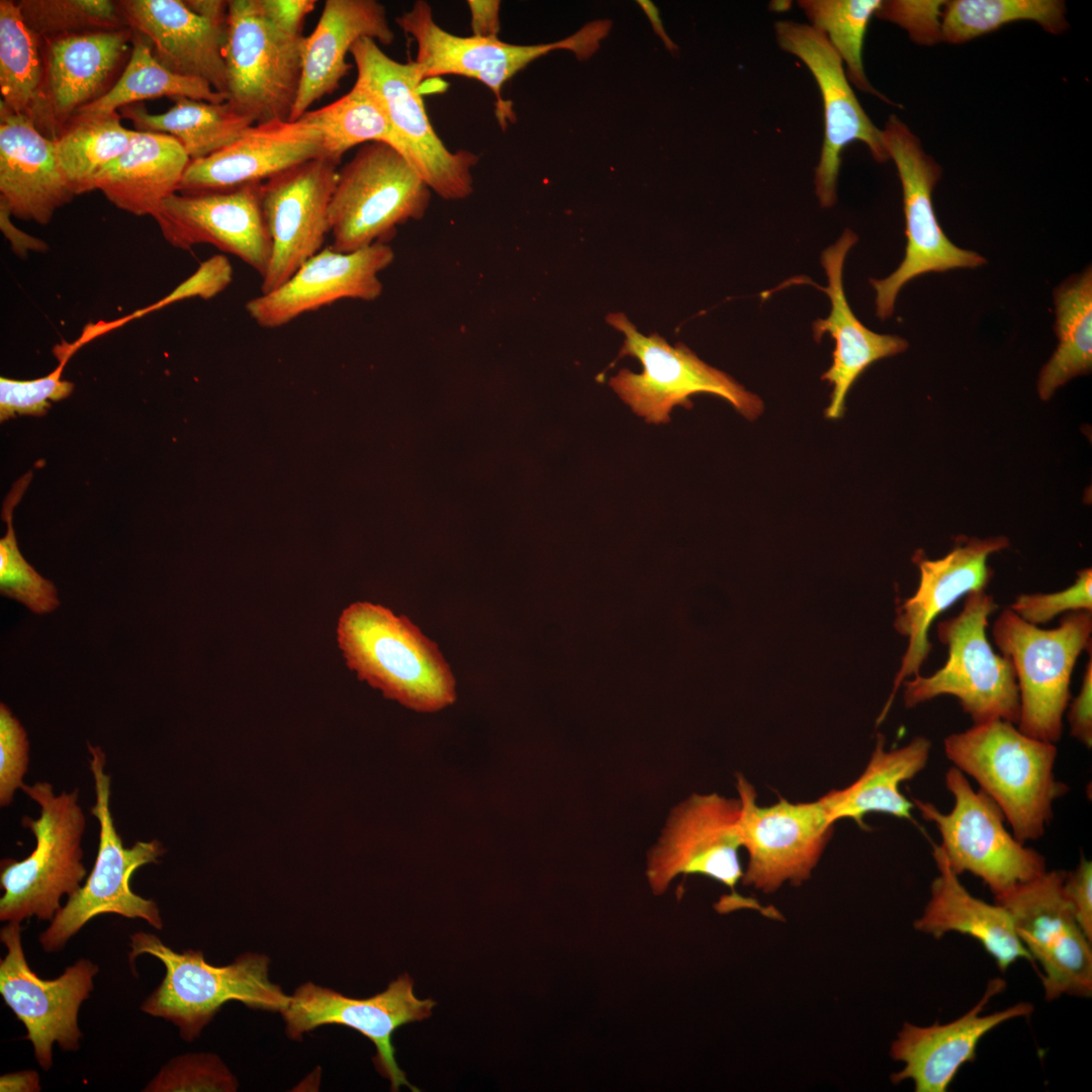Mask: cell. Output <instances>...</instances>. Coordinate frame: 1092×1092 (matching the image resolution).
<instances>
[{
    "label": "cell",
    "instance_id": "6da1fadb",
    "mask_svg": "<svg viewBox=\"0 0 1092 1092\" xmlns=\"http://www.w3.org/2000/svg\"><path fill=\"white\" fill-rule=\"evenodd\" d=\"M943 750L995 802L1022 843L1043 835L1054 802L1069 790L1055 776L1056 744L1030 737L1009 721L991 720L952 733Z\"/></svg>",
    "mask_w": 1092,
    "mask_h": 1092
},
{
    "label": "cell",
    "instance_id": "7a4b0ae2",
    "mask_svg": "<svg viewBox=\"0 0 1092 1092\" xmlns=\"http://www.w3.org/2000/svg\"><path fill=\"white\" fill-rule=\"evenodd\" d=\"M347 666L387 699L418 712H436L456 700L452 670L438 645L410 619L381 605L351 604L337 625Z\"/></svg>",
    "mask_w": 1092,
    "mask_h": 1092
},
{
    "label": "cell",
    "instance_id": "3957f363",
    "mask_svg": "<svg viewBox=\"0 0 1092 1092\" xmlns=\"http://www.w3.org/2000/svg\"><path fill=\"white\" fill-rule=\"evenodd\" d=\"M129 938L131 967L139 956L147 953L166 970L141 1010L176 1025L186 1041L197 1038L226 1002L280 1012L289 1001V995L269 980L270 959L265 954L245 952L230 965L214 966L201 950L175 951L154 933L140 931Z\"/></svg>",
    "mask_w": 1092,
    "mask_h": 1092
},
{
    "label": "cell",
    "instance_id": "277c9868",
    "mask_svg": "<svg viewBox=\"0 0 1092 1092\" xmlns=\"http://www.w3.org/2000/svg\"><path fill=\"white\" fill-rule=\"evenodd\" d=\"M24 794L40 808L39 816H24L21 825L35 838L34 849L21 860L0 863V920L21 923L35 916L51 921L64 896H72L87 876L82 861L86 817L79 789L55 792L48 782L23 784Z\"/></svg>",
    "mask_w": 1092,
    "mask_h": 1092
},
{
    "label": "cell",
    "instance_id": "5b68a950",
    "mask_svg": "<svg viewBox=\"0 0 1092 1092\" xmlns=\"http://www.w3.org/2000/svg\"><path fill=\"white\" fill-rule=\"evenodd\" d=\"M998 605L985 589L965 597L962 611L939 622L937 636L947 648V660L933 674L904 680L907 708L943 695L958 699L974 724L1001 719L1017 724L1019 691L1009 658L991 647L986 629Z\"/></svg>",
    "mask_w": 1092,
    "mask_h": 1092
},
{
    "label": "cell",
    "instance_id": "8992f818",
    "mask_svg": "<svg viewBox=\"0 0 1092 1092\" xmlns=\"http://www.w3.org/2000/svg\"><path fill=\"white\" fill-rule=\"evenodd\" d=\"M94 782L95 804L91 814L99 823L97 855L86 882L68 897L38 936L46 952L62 950L67 942L94 917L117 914L143 919L160 930L163 921L158 904L135 894L129 885L133 873L149 863H158L166 848L158 839L136 841L125 847L110 810L111 777L105 772L106 755L101 747L87 743Z\"/></svg>",
    "mask_w": 1092,
    "mask_h": 1092
},
{
    "label": "cell",
    "instance_id": "52a82bcc",
    "mask_svg": "<svg viewBox=\"0 0 1092 1092\" xmlns=\"http://www.w3.org/2000/svg\"><path fill=\"white\" fill-rule=\"evenodd\" d=\"M1092 612H1069L1054 629L1027 623L1009 608L995 620L992 636L1016 674L1020 712L1016 724L1024 734L1057 743L1071 699L1076 661L1091 647Z\"/></svg>",
    "mask_w": 1092,
    "mask_h": 1092
},
{
    "label": "cell",
    "instance_id": "ba28073f",
    "mask_svg": "<svg viewBox=\"0 0 1092 1092\" xmlns=\"http://www.w3.org/2000/svg\"><path fill=\"white\" fill-rule=\"evenodd\" d=\"M431 193L394 148L378 142L363 145L339 170L329 207L330 247L349 253L388 244L399 225L424 217Z\"/></svg>",
    "mask_w": 1092,
    "mask_h": 1092
},
{
    "label": "cell",
    "instance_id": "9c48e42d",
    "mask_svg": "<svg viewBox=\"0 0 1092 1092\" xmlns=\"http://www.w3.org/2000/svg\"><path fill=\"white\" fill-rule=\"evenodd\" d=\"M350 54L357 69L356 82L377 99L401 154L431 191L446 200L470 196L478 156L467 150L452 152L438 136L426 112L415 62L391 59L368 37L358 39Z\"/></svg>",
    "mask_w": 1092,
    "mask_h": 1092
},
{
    "label": "cell",
    "instance_id": "30bf717a",
    "mask_svg": "<svg viewBox=\"0 0 1092 1092\" xmlns=\"http://www.w3.org/2000/svg\"><path fill=\"white\" fill-rule=\"evenodd\" d=\"M607 322L625 336L619 356L636 358L643 366L639 374L620 370L609 384L647 423H668L671 410L675 405L692 408L690 397L697 393L726 399L749 421L762 414L763 402L756 394L701 360L684 344L671 346L656 333L642 335L622 312L608 314Z\"/></svg>",
    "mask_w": 1092,
    "mask_h": 1092
},
{
    "label": "cell",
    "instance_id": "8fae6325",
    "mask_svg": "<svg viewBox=\"0 0 1092 1092\" xmlns=\"http://www.w3.org/2000/svg\"><path fill=\"white\" fill-rule=\"evenodd\" d=\"M417 43L415 64L422 82L443 75L478 80L496 98L499 123L514 118L510 103L502 97L504 85L534 60L555 50H570L578 60L589 58L609 33V20L587 23L574 34L550 43L514 44L499 38L461 36L442 28L433 17L430 4L416 1L395 19Z\"/></svg>",
    "mask_w": 1092,
    "mask_h": 1092
},
{
    "label": "cell",
    "instance_id": "7c38bea8",
    "mask_svg": "<svg viewBox=\"0 0 1092 1092\" xmlns=\"http://www.w3.org/2000/svg\"><path fill=\"white\" fill-rule=\"evenodd\" d=\"M305 36L289 35L259 0L229 1L223 59L226 101L255 125L288 121L300 84Z\"/></svg>",
    "mask_w": 1092,
    "mask_h": 1092
},
{
    "label": "cell",
    "instance_id": "4fadbf2b",
    "mask_svg": "<svg viewBox=\"0 0 1092 1092\" xmlns=\"http://www.w3.org/2000/svg\"><path fill=\"white\" fill-rule=\"evenodd\" d=\"M944 781L954 799L948 813L930 802L913 799V804L923 819L935 824L938 845L956 875L971 873L997 896L1048 871L1044 857L1005 828L999 807L983 791H975L964 772L951 766Z\"/></svg>",
    "mask_w": 1092,
    "mask_h": 1092
},
{
    "label": "cell",
    "instance_id": "5bb4252c",
    "mask_svg": "<svg viewBox=\"0 0 1092 1092\" xmlns=\"http://www.w3.org/2000/svg\"><path fill=\"white\" fill-rule=\"evenodd\" d=\"M882 140L901 181L907 238L900 266L884 279L870 280L876 291L877 316L885 321L893 314L899 291L913 278L929 272L977 268L986 259L952 244L941 229L932 203L941 169L923 151L918 138L899 117L891 115L882 129Z\"/></svg>",
    "mask_w": 1092,
    "mask_h": 1092
},
{
    "label": "cell",
    "instance_id": "9a60e30c",
    "mask_svg": "<svg viewBox=\"0 0 1092 1092\" xmlns=\"http://www.w3.org/2000/svg\"><path fill=\"white\" fill-rule=\"evenodd\" d=\"M741 801L716 793L694 794L670 812L661 835L647 854L646 877L655 895L677 876L700 875L731 890L719 910L761 907L735 893L742 879L739 818Z\"/></svg>",
    "mask_w": 1092,
    "mask_h": 1092
},
{
    "label": "cell",
    "instance_id": "2e32d148",
    "mask_svg": "<svg viewBox=\"0 0 1092 1092\" xmlns=\"http://www.w3.org/2000/svg\"><path fill=\"white\" fill-rule=\"evenodd\" d=\"M1065 874L1061 870L1046 871L994 896V902L1009 913L1033 963L1041 967L1039 977L1048 1001L1062 995H1092V941L1078 924L1064 894Z\"/></svg>",
    "mask_w": 1092,
    "mask_h": 1092
},
{
    "label": "cell",
    "instance_id": "e0dca14e",
    "mask_svg": "<svg viewBox=\"0 0 1092 1092\" xmlns=\"http://www.w3.org/2000/svg\"><path fill=\"white\" fill-rule=\"evenodd\" d=\"M736 789L741 843L748 852L742 883L767 894L786 882L800 885L809 879L833 832L820 799L793 803L781 798L760 807L754 787L740 774Z\"/></svg>",
    "mask_w": 1092,
    "mask_h": 1092
},
{
    "label": "cell",
    "instance_id": "ac0fdd59",
    "mask_svg": "<svg viewBox=\"0 0 1092 1092\" xmlns=\"http://www.w3.org/2000/svg\"><path fill=\"white\" fill-rule=\"evenodd\" d=\"M21 934L18 922H7L0 930L1 942L7 949L0 961V994L25 1026L24 1038L32 1043L38 1065L49 1071L55 1042L67 1052L80 1048L79 1010L94 988L99 968L90 960L80 959L56 979L43 980L27 964Z\"/></svg>",
    "mask_w": 1092,
    "mask_h": 1092
},
{
    "label": "cell",
    "instance_id": "d6986e66",
    "mask_svg": "<svg viewBox=\"0 0 1092 1092\" xmlns=\"http://www.w3.org/2000/svg\"><path fill=\"white\" fill-rule=\"evenodd\" d=\"M436 1004L431 998L419 999L413 978L403 974L384 991L368 998L348 997L307 982L289 995L280 1013L286 1034L293 1040H301L304 1033L327 1024L355 1029L374 1043L373 1063L378 1073L390 1081L391 1091L401 1086L419 1091L397 1065L392 1034L402 1025L429 1018Z\"/></svg>",
    "mask_w": 1092,
    "mask_h": 1092
},
{
    "label": "cell",
    "instance_id": "ffe728a7",
    "mask_svg": "<svg viewBox=\"0 0 1092 1092\" xmlns=\"http://www.w3.org/2000/svg\"><path fill=\"white\" fill-rule=\"evenodd\" d=\"M779 47L797 57L813 75L824 110V140L815 169V192L821 207H832L841 154L853 142L863 143L878 162L889 160L882 130L871 120L853 93L843 63L818 29L793 20L775 24Z\"/></svg>",
    "mask_w": 1092,
    "mask_h": 1092
},
{
    "label": "cell",
    "instance_id": "44dd1931",
    "mask_svg": "<svg viewBox=\"0 0 1092 1092\" xmlns=\"http://www.w3.org/2000/svg\"><path fill=\"white\" fill-rule=\"evenodd\" d=\"M338 165L328 159L310 160L262 184V210L272 253L261 277V293L282 285L323 249L330 234L329 207Z\"/></svg>",
    "mask_w": 1092,
    "mask_h": 1092
},
{
    "label": "cell",
    "instance_id": "7402d4cb",
    "mask_svg": "<svg viewBox=\"0 0 1092 1092\" xmlns=\"http://www.w3.org/2000/svg\"><path fill=\"white\" fill-rule=\"evenodd\" d=\"M262 184L203 194L173 193L153 217L174 248L212 245L234 255L262 277L272 243L262 210Z\"/></svg>",
    "mask_w": 1092,
    "mask_h": 1092
},
{
    "label": "cell",
    "instance_id": "603a6c76",
    "mask_svg": "<svg viewBox=\"0 0 1092 1092\" xmlns=\"http://www.w3.org/2000/svg\"><path fill=\"white\" fill-rule=\"evenodd\" d=\"M393 260L389 244L349 253L323 248L282 285L249 299L247 313L259 327L276 329L341 299L373 301L383 290L379 274Z\"/></svg>",
    "mask_w": 1092,
    "mask_h": 1092
},
{
    "label": "cell",
    "instance_id": "cb8c5ba5",
    "mask_svg": "<svg viewBox=\"0 0 1092 1092\" xmlns=\"http://www.w3.org/2000/svg\"><path fill=\"white\" fill-rule=\"evenodd\" d=\"M1008 546L1006 537L997 536L967 539L942 558L934 560L916 552L914 561L920 571L919 585L914 596L898 605L894 622L896 630L908 637V646L877 724L886 718L905 678L919 674L932 647L928 638L930 625L962 597L987 587L992 577L988 557Z\"/></svg>",
    "mask_w": 1092,
    "mask_h": 1092
},
{
    "label": "cell",
    "instance_id": "d4e9b609",
    "mask_svg": "<svg viewBox=\"0 0 1092 1092\" xmlns=\"http://www.w3.org/2000/svg\"><path fill=\"white\" fill-rule=\"evenodd\" d=\"M130 36L125 27L41 41L42 81L29 116L43 135L54 141L80 108L103 95Z\"/></svg>",
    "mask_w": 1092,
    "mask_h": 1092
},
{
    "label": "cell",
    "instance_id": "484cf974",
    "mask_svg": "<svg viewBox=\"0 0 1092 1092\" xmlns=\"http://www.w3.org/2000/svg\"><path fill=\"white\" fill-rule=\"evenodd\" d=\"M1005 986L1004 980L992 979L979 1002L953 1021L929 1026L904 1023L890 1053L904 1068L891 1076L892 1082L911 1080L916 1092H945L961 1068L976 1060L978 1043L988 1032L1005 1021L1032 1013L1030 1003L1019 1002L980 1015L989 1000Z\"/></svg>",
    "mask_w": 1092,
    "mask_h": 1092
},
{
    "label": "cell",
    "instance_id": "4316f807",
    "mask_svg": "<svg viewBox=\"0 0 1092 1092\" xmlns=\"http://www.w3.org/2000/svg\"><path fill=\"white\" fill-rule=\"evenodd\" d=\"M127 25L150 47L157 61L178 75L207 82L228 98L223 59L226 24L192 11L182 0L116 2Z\"/></svg>",
    "mask_w": 1092,
    "mask_h": 1092
},
{
    "label": "cell",
    "instance_id": "83f0119b",
    "mask_svg": "<svg viewBox=\"0 0 1092 1092\" xmlns=\"http://www.w3.org/2000/svg\"><path fill=\"white\" fill-rule=\"evenodd\" d=\"M74 196L54 142L30 116L0 103V203L17 218L47 224Z\"/></svg>",
    "mask_w": 1092,
    "mask_h": 1092
},
{
    "label": "cell",
    "instance_id": "f1b7e54d",
    "mask_svg": "<svg viewBox=\"0 0 1092 1092\" xmlns=\"http://www.w3.org/2000/svg\"><path fill=\"white\" fill-rule=\"evenodd\" d=\"M856 242L857 236L845 230L837 242L821 255L828 281L827 286L821 289L829 296L831 310L826 318L815 321L812 329L817 342L826 334L834 340L832 364L821 376L832 386L830 403L825 411L826 418L830 420L842 417L848 390L871 364L908 348V342L899 336L878 334L864 327L847 302L843 267L848 251Z\"/></svg>",
    "mask_w": 1092,
    "mask_h": 1092
},
{
    "label": "cell",
    "instance_id": "f546056e",
    "mask_svg": "<svg viewBox=\"0 0 1092 1092\" xmlns=\"http://www.w3.org/2000/svg\"><path fill=\"white\" fill-rule=\"evenodd\" d=\"M363 37L389 46L394 32L385 7L375 0H327L318 22L305 36L298 94L288 121L332 94L348 74L347 54Z\"/></svg>",
    "mask_w": 1092,
    "mask_h": 1092
},
{
    "label": "cell",
    "instance_id": "4dcf8cb0",
    "mask_svg": "<svg viewBox=\"0 0 1092 1092\" xmlns=\"http://www.w3.org/2000/svg\"><path fill=\"white\" fill-rule=\"evenodd\" d=\"M932 855L938 876L932 881L930 898L922 915L914 922L915 929L936 939L948 932L971 936L981 943L1002 972L1020 959L1035 966L1018 938L1006 909L971 895L947 864L938 844H932Z\"/></svg>",
    "mask_w": 1092,
    "mask_h": 1092
},
{
    "label": "cell",
    "instance_id": "1f68e13d",
    "mask_svg": "<svg viewBox=\"0 0 1092 1092\" xmlns=\"http://www.w3.org/2000/svg\"><path fill=\"white\" fill-rule=\"evenodd\" d=\"M189 163L174 136L136 130L127 150L96 176L94 188L124 211L153 216L164 199L177 192Z\"/></svg>",
    "mask_w": 1092,
    "mask_h": 1092
},
{
    "label": "cell",
    "instance_id": "d6a6232c",
    "mask_svg": "<svg viewBox=\"0 0 1092 1092\" xmlns=\"http://www.w3.org/2000/svg\"><path fill=\"white\" fill-rule=\"evenodd\" d=\"M325 159L313 141L280 140L256 133L203 159L190 161L177 188L181 194L224 192L270 178L301 163Z\"/></svg>",
    "mask_w": 1092,
    "mask_h": 1092
},
{
    "label": "cell",
    "instance_id": "836d02e7",
    "mask_svg": "<svg viewBox=\"0 0 1092 1092\" xmlns=\"http://www.w3.org/2000/svg\"><path fill=\"white\" fill-rule=\"evenodd\" d=\"M253 130L273 139L313 141L322 147L325 159L338 164L350 149L373 142L387 144L401 154L383 108L358 82L336 101L309 109L294 121L255 125Z\"/></svg>",
    "mask_w": 1092,
    "mask_h": 1092
},
{
    "label": "cell",
    "instance_id": "e575fe53",
    "mask_svg": "<svg viewBox=\"0 0 1092 1092\" xmlns=\"http://www.w3.org/2000/svg\"><path fill=\"white\" fill-rule=\"evenodd\" d=\"M884 744V736L878 734L875 750L859 778L850 786L820 798L832 823L849 818L866 828L863 817L870 813L913 821L914 804L900 792V785L926 766L931 742L918 736L907 745L892 750H886Z\"/></svg>",
    "mask_w": 1092,
    "mask_h": 1092
},
{
    "label": "cell",
    "instance_id": "d590c367",
    "mask_svg": "<svg viewBox=\"0 0 1092 1092\" xmlns=\"http://www.w3.org/2000/svg\"><path fill=\"white\" fill-rule=\"evenodd\" d=\"M168 111L149 113L143 103L126 105L120 115L135 130L162 132L174 136L190 161L206 158L242 139L255 124L228 101L210 103L187 97H173Z\"/></svg>",
    "mask_w": 1092,
    "mask_h": 1092
},
{
    "label": "cell",
    "instance_id": "8d00e7d4",
    "mask_svg": "<svg viewBox=\"0 0 1092 1092\" xmlns=\"http://www.w3.org/2000/svg\"><path fill=\"white\" fill-rule=\"evenodd\" d=\"M1055 332L1059 345L1040 371L1037 390L1048 400L1070 379L1092 367V272L1089 267L1055 290Z\"/></svg>",
    "mask_w": 1092,
    "mask_h": 1092
},
{
    "label": "cell",
    "instance_id": "74e56055",
    "mask_svg": "<svg viewBox=\"0 0 1092 1092\" xmlns=\"http://www.w3.org/2000/svg\"><path fill=\"white\" fill-rule=\"evenodd\" d=\"M135 134L121 124L117 111L75 115L53 141L75 195L95 190L96 176L127 150Z\"/></svg>",
    "mask_w": 1092,
    "mask_h": 1092
},
{
    "label": "cell",
    "instance_id": "f35d334b",
    "mask_svg": "<svg viewBox=\"0 0 1092 1092\" xmlns=\"http://www.w3.org/2000/svg\"><path fill=\"white\" fill-rule=\"evenodd\" d=\"M133 35L130 58L117 82L102 96L80 108L75 115L110 113L126 105L163 96L187 97L210 103L226 101V96L216 92L207 82L178 75L165 68L154 57L148 43L138 33L133 32Z\"/></svg>",
    "mask_w": 1092,
    "mask_h": 1092
},
{
    "label": "cell",
    "instance_id": "ab89813d",
    "mask_svg": "<svg viewBox=\"0 0 1092 1092\" xmlns=\"http://www.w3.org/2000/svg\"><path fill=\"white\" fill-rule=\"evenodd\" d=\"M42 42L28 28L18 3L0 1L1 104L29 116L42 81Z\"/></svg>",
    "mask_w": 1092,
    "mask_h": 1092
},
{
    "label": "cell",
    "instance_id": "60d3db41",
    "mask_svg": "<svg viewBox=\"0 0 1092 1092\" xmlns=\"http://www.w3.org/2000/svg\"><path fill=\"white\" fill-rule=\"evenodd\" d=\"M1065 14V4L1058 0H954L944 4L941 38L963 43L1022 20L1060 33L1067 27Z\"/></svg>",
    "mask_w": 1092,
    "mask_h": 1092
},
{
    "label": "cell",
    "instance_id": "b9f144b4",
    "mask_svg": "<svg viewBox=\"0 0 1092 1092\" xmlns=\"http://www.w3.org/2000/svg\"><path fill=\"white\" fill-rule=\"evenodd\" d=\"M881 4V0L798 1L810 25L826 36L845 65L848 81L862 92L887 100L870 84L862 63V48L868 26Z\"/></svg>",
    "mask_w": 1092,
    "mask_h": 1092
},
{
    "label": "cell",
    "instance_id": "7bdbcfd3",
    "mask_svg": "<svg viewBox=\"0 0 1092 1092\" xmlns=\"http://www.w3.org/2000/svg\"><path fill=\"white\" fill-rule=\"evenodd\" d=\"M17 3L26 25L41 41L127 27L116 2L108 0H22Z\"/></svg>",
    "mask_w": 1092,
    "mask_h": 1092
},
{
    "label": "cell",
    "instance_id": "ee69618b",
    "mask_svg": "<svg viewBox=\"0 0 1092 1092\" xmlns=\"http://www.w3.org/2000/svg\"><path fill=\"white\" fill-rule=\"evenodd\" d=\"M16 493L7 498L3 512L7 531L0 539V593L41 615L57 609L60 602L55 584L36 572L18 549L12 525L13 507L21 496L15 497Z\"/></svg>",
    "mask_w": 1092,
    "mask_h": 1092
},
{
    "label": "cell",
    "instance_id": "f6af8a7d",
    "mask_svg": "<svg viewBox=\"0 0 1092 1092\" xmlns=\"http://www.w3.org/2000/svg\"><path fill=\"white\" fill-rule=\"evenodd\" d=\"M238 1081L217 1055L186 1054L171 1059L144 1092H234Z\"/></svg>",
    "mask_w": 1092,
    "mask_h": 1092
},
{
    "label": "cell",
    "instance_id": "bcb514c9",
    "mask_svg": "<svg viewBox=\"0 0 1092 1092\" xmlns=\"http://www.w3.org/2000/svg\"><path fill=\"white\" fill-rule=\"evenodd\" d=\"M67 361L61 359L54 371L32 380L0 377V421H7L16 415L43 416L51 407V401L69 397L74 384L62 379Z\"/></svg>",
    "mask_w": 1092,
    "mask_h": 1092
},
{
    "label": "cell",
    "instance_id": "7dc6e473",
    "mask_svg": "<svg viewBox=\"0 0 1092 1092\" xmlns=\"http://www.w3.org/2000/svg\"><path fill=\"white\" fill-rule=\"evenodd\" d=\"M1009 609L1035 626L1045 624L1064 613L1092 612V570L1090 567L1081 569L1075 582L1063 590L1019 595Z\"/></svg>",
    "mask_w": 1092,
    "mask_h": 1092
},
{
    "label": "cell",
    "instance_id": "c3c4849f",
    "mask_svg": "<svg viewBox=\"0 0 1092 1092\" xmlns=\"http://www.w3.org/2000/svg\"><path fill=\"white\" fill-rule=\"evenodd\" d=\"M29 764V741L26 731L4 704H0V806L13 803Z\"/></svg>",
    "mask_w": 1092,
    "mask_h": 1092
},
{
    "label": "cell",
    "instance_id": "681fc988",
    "mask_svg": "<svg viewBox=\"0 0 1092 1092\" xmlns=\"http://www.w3.org/2000/svg\"><path fill=\"white\" fill-rule=\"evenodd\" d=\"M942 1H882L876 15L906 29L918 43H932L941 38Z\"/></svg>",
    "mask_w": 1092,
    "mask_h": 1092
},
{
    "label": "cell",
    "instance_id": "f907efd6",
    "mask_svg": "<svg viewBox=\"0 0 1092 1092\" xmlns=\"http://www.w3.org/2000/svg\"><path fill=\"white\" fill-rule=\"evenodd\" d=\"M233 267L225 256H212L201 263L199 268L189 278L178 285L164 299L159 301L156 305L144 309L143 313L187 298L200 297L202 299H209L231 284L233 281Z\"/></svg>",
    "mask_w": 1092,
    "mask_h": 1092
},
{
    "label": "cell",
    "instance_id": "816d5d0a",
    "mask_svg": "<svg viewBox=\"0 0 1092 1092\" xmlns=\"http://www.w3.org/2000/svg\"><path fill=\"white\" fill-rule=\"evenodd\" d=\"M1064 894L1072 907L1076 920L1088 939L1092 941V862L1081 857L1074 871L1066 872L1063 881Z\"/></svg>",
    "mask_w": 1092,
    "mask_h": 1092
},
{
    "label": "cell",
    "instance_id": "f5cc1de1",
    "mask_svg": "<svg viewBox=\"0 0 1092 1092\" xmlns=\"http://www.w3.org/2000/svg\"><path fill=\"white\" fill-rule=\"evenodd\" d=\"M1085 666L1078 695L1069 706L1068 722L1071 735L1088 748L1092 746V656Z\"/></svg>",
    "mask_w": 1092,
    "mask_h": 1092
},
{
    "label": "cell",
    "instance_id": "db71d44e",
    "mask_svg": "<svg viewBox=\"0 0 1092 1092\" xmlns=\"http://www.w3.org/2000/svg\"><path fill=\"white\" fill-rule=\"evenodd\" d=\"M266 17L281 31L301 35L305 17L314 9V0H259Z\"/></svg>",
    "mask_w": 1092,
    "mask_h": 1092
},
{
    "label": "cell",
    "instance_id": "11a10c76",
    "mask_svg": "<svg viewBox=\"0 0 1092 1092\" xmlns=\"http://www.w3.org/2000/svg\"><path fill=\"white\" fill-rule=\"evenodd\" d=\"M472 35L481 38H498L500 31V1L468 0Z\"/></svg>",
    "mask_w": 1092,
    "mask_h": 1092
},
{
    "label": "cell",
    "instance_id": "9f6ffc18",
    "mask_svg": "<svg viewBox=\"0 0 1092 1092\" xmlns=\"http://www.w3.org/2000/svg\"><path fill=\"white\" fill-rule=\"evenodd\" d=\"M40 1089L39 1075L33 1070L7 1073L0 1077L1 1092H38Z\"/></svg>",
    "mask_w": 1092,
    "mask_h": 1092
},
{
    "label": "cell",
    "instance_id": "6f0895ef",
    "mask_svg": "<svg viewBox=\"0 0 1092 1092\" xmlns=\"http://www.w3.org/2000/svg\"><path fill=\"white\" fill-rule=\"evenodd\" d=\"M185 3L192 11L211 21L228 23L229 1L185 0Z\"/></svg>",
    "mask_w": 1092,
    "mask_h": 1092
}]
</instances>
